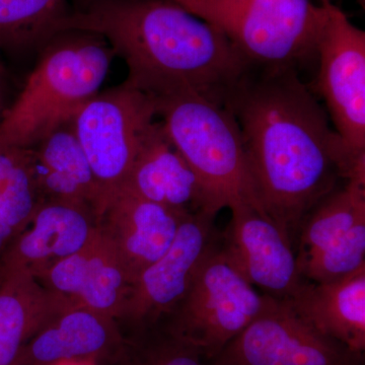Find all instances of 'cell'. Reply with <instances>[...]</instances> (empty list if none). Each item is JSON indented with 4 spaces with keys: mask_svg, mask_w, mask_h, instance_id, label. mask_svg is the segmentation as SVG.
<instances>
[{
    "mask_svg": "<svg viewBox=\"0 0 365 365\" xmlns=\"http://www.w3.org/2000/svg\"><path fill=\"white\" fill-rule=\"evenodd\" d=\"M6 91V73H4V67L0 64V124L11 106L7 105Z\"/></svg>",
    "mask_w": 365,
    "mask_h": 365,
    "instance_id": "cell-25",
    "label": "cell"
},
{
    "mask_svg": "<svg viewBox=\"0 0 365 365\" xmlns=\"http://www.w3.org/2000/svg\"><path fill=\"white\" fill-rule=\"evenodd\" d=\"M215 217L203 212L182 220L170 248L134 280L122 318L155 321L179 306L204 261L220 246Z\"/></svg>",
    "mask_w": 365,
    "mask_h": 365,
    "instance_id": "cell-10",
    "label": "cell"
},
{
    "mask_svg": "<svg viewBox=\"0 0 365 365\" xmlns=\"http://www.w3.org/2000/svg\"><path fill=\"white\" fill-rule=\"evenodd\" d=\"M157 117L153 97L125 81L98 91L72 118V130L100 189L101 213L123 187Z\"/></svg>",
    "mask_w": 365,
    "mask_h": 365,
    "instance_id": "cell-6",
    "label": "cell"
},
{
    "mask_svg": "<svg viewBox=\"0 0 365 365\" xmlns=\"http://www.w3.org/2000/svg\"><path fill=\"white\" fill-rule=\"evenodd\" d=\"M98 227V216L88 206L43 201L2 255L0 268L26 269L39 277L53 264L86 247Z\"/></svg>",
    "mask_w": 365,
    "mask_h": 365,
    "instance_id": "cell-14",
    "label": "cell"
},
{
    "mask_svg": "<svg viewBox=\"0 0 365 365\" xmlns=\"http://www.w3.org/2000/svg\"><path fill=\"white\" fill-rule=\"evenodd\" d=\"M215 26L250 66L299 72L317 63L326 19L311 0H203L187 7Z\"/></svg>",
    "mask_w": 365,
    "mask_h": 365,
    "instance_id": "cell-5",
    "label": "cell"
},
{
    "mask_svg": "<svg viewBox=\"0 0 365 365\" xmlns=\"http://www.w3.org/2000/svg\"><path fill=\"white\" fill-rule=\"evenodd\" d=\"M72 304L26 269L0 268V365H16L26 343Z\"/></svg>",
    "mask_w": 365,
    "mask_h": 365,
    "instance_id": "cell-18",
    "label": "cell"
},
{
    "mask_svg": "<svg viewBox=\"0 0 365 365\" xmlns=\"http://www.w3.org/2000/svg\"><path fill=\"white\" fill-rule=\"evenodd\" d=\"M365 220V163L359 165L342 188L334 189L307 215L297 235V262L344 237Z\"/></svg>",
    "mask_w": 365,
    "mask_h": 365,
    "instance_id": "cell-20",
    "label": "cell"
},
{
    "mask_svg": "<svg viewBox=\"0 0 365 365\" xmlns=\"http://www.w3.org/2000/svg\"><path fill=\"white\" fill-rule=\"evenodd\" d=\"M151 97L163 130L203 182L218 211L242 204L260 210L232 113L187 86Z\"/></svg>",
    "mask_w": 365,
    "mask_h": 365,
    "instance_id": "cell-4",
    "label": "cell"
},
{
    "mask_svg": "<svg viewBox=\"0 0 365 365\" xmlns=\"http://www.w3.org/2000/svg\"><path fill=\"white\" fill-rule=\"evenodd\" d=\"M96 359H97L61 360L47 365H97Z\"/></svg>",
    "mask_w": 365,
    "mask_h": 365,
    "instance_id": "cell-27",
    "label": "cell"
},
{
    "mask_svg": "<svg viewBox=\"0 0 365 365\" xmlns=\"http://www.w3.org/2000/svg\"><path fill=\"white\" fill-rule=\"evenodd\" d=\"M37 279L54 294L112 319L123 316L132 287L128 271L100 227L86 247Z\"/></svg>",
    "mask_w": 365,
    "mask_h": 365,
    "instance_id": "cell-12",
    "label": "cell"
},
{
    "mask_svg": "<svg viewBox=\"0 0 365 365\" xmlns=\"http://www.w3.org/2000/svg\"><path fill=\"white\" fill-rule=\"evenodd\" d=\"M93 1V0H76V7H81L85 6V4H88V2Z\"/></svg>",
    "mask_w": 365,
    "mask_h": 365,
    "instance_id": "cell-29",
    "label": "cell"
},
{
    "mask_svg": "<svg viewBox=\"0 0 365 365\" xmlns=\"http://www.w3.org/2000/svg\"><path fill=\"white\" fill-rule=\"evenodd\" d=\"M359 1H360V4H362V6H364V1H365V0H359Z\"/></svg>",
    "mask_w": 365,
    "mask_h": 365,
    "instance_id": "cell-30",
    "label": "cell"
},
{
    "mask_svg": "<svg viewBox=\"0 0 365 365\" xmlns=\"http://www.w3.org/2000/svg\"><path fill=\"white\" fill-rule=\"evenodd\" d=\"M185 217L121 188L106 204L98 227L116 250L133 284L137 276L170 248Z\"/></svg>",
    "mask_w": 365,
    "mask_h": 365,
    "instance_id": "cell-15",
    "label": "cell"
},
{
    "mask_svg": "<svg viewBox=\"0 0 365 365\" xmlns=\"http://www.w3.org/2000/svg\"><path fill=\"white\" fill-rule=\"evenodd\" d=\"M297 264L304 280L312 282L338 279L365 266V220L357 223L340 241Z\"/></svg>",
    "mask_w": 365,
    "mask_h": 365,
    "instance_id": "cell-23",
    "label": "cell"
},
{
    "mask_svg": "<svg viewBox=\"0 0 365 365\" xmlns=\"http://www.w3.org/2000/svg\"><path fill=\"white\" fill-rule=\"evenodd\" d=\"M317 48L318 91L354 162L365 160V32L331 0Z\"/></svg>",
    "mask_w": 365,
    "mask_h": 365,
    "instance_id": "cell-9",
    "label": "cell"
},
{
    "mask_svg": "<svg viewBox=\"0 0 365 365\" xmlns=\"http://www.w3.org/2000/svg\"><path fill=\"white\" fill-rule=\"evenodd\" d=\"M67 30L102 36L127 64L126 81L150 96L187 86L223 105L250 68L222 31L175 0H93L71 9Z\"/></svg>",
    "mask_w": 365,
    "mask_h": 365,
    "instance_id": "cell-2",
    "label": "cell"
},
{
    "mask_svg": "<svg viewBox=\"0 0 365 365\" xmlns=\"http://www.w3.org/2000/svg\"><path fill=\"white\" fill-rule=\"evenodd\" d=\"M29 150L43 201L88 206L100 216V189L71 122L55 129Z\"/></svg>",
    "mask_w": 365,
    "mask_h": 365,
    "instance_id": "cell-16",
    "label": "cell"
},
{
    "mask_svg": "<svg viewBox=\"0 0 365 365\" xmlns=\"http://www.w3.org/2000/svg\"><path fill=\"white\" fill-rule=\"evenodd\" d=\"M314 329L357 352L365 350V266L326 282L304 280L289 299Z\"/></svg>",
    "mask_w": 365,
    "mask_h": 365,
    "instance_id": "cell-17",
    "label": "cell"
},
{
    "mask_svg": "<svg viewBox=\"0 0 365 365\" xmlns=\"http://www.w3.org/2000/svg\"><path fill=\"white\" fill-rule=\"evenodd\" d=\"M122 188L184 216L217 215L210 194L155 121Z\"/></svg>",
    "mask_w": 365,
    "mask_h": 365,
    "instance_id": "cell-13",
    "label": "cell"
},
{
    "mask_svg": "<svg viewBox=\"0 0 365 365\" xmlns=\"http://www.w3.org/2000/svg\"><path fill=\"white\" fill-rule=\"evenodd\" d=\"M223 106L241 132L255 197L294 249L300 225L354 162L299 72L250 66Z\"/></svg>",
    "mask_w": 365,
    "mask_h": 365,
    "instance_id": "cell-1",
    "label": "cell"
},
{
    "mask_svg": "<svg viewBox=\"0 0 365 365\" xmlns=\"http://www.w3.org/2000/svg\"><path fill=\"white\" fill-rule=\"evenodd\" d=\"M175 1L179 4L180 6L184 7V9H187V7L192 6V4L203 1V0H175Z\"/></svg>",
    "mask_w": 365,
    "mask_h": 365,
    "instance_id": "cell-28",
    "label": "cell"
},
{
    "mask_svg": "<svg viewBox=\"0 0 365 365\" xmlns=\"http://www.w3.org/2000/svg\"><path fill=\"white\" fill-rule=\"evenodd\" d=\"M16 235L11 228L4 227V225L0 223V258L6 251V249L9 248V244Z\"/></svg>",
    "mask_w": 365,
    "mask_h": 365,
    "instance_id": "cell-26",
    "label": "cell"
},
{
    "mask_svg": "<svg viewBox=\"0 0 365 365\" xmlns=\"http://www.w3.org/2000/svg\"><path fill=\"white\" fill-rule=\"evenodd\" d=\"M132 365H209L193 346L168 332L167 338L141 347Z\"/></svg>",
    "mask_w": 365,
    "mask_h": 365,
    "instance_id": "cell-24",
    "label": "cell"
},
{
    "mask_svg": "<svg viewBox=\"0 0 365 365\" xmlns=\"http://www.w3.org/2000/svg\"><path fill=\"white\" fill-rule=\"evenodd\" d=\"M267 299L227 263L218 246L170 314L169 333L193 346L208 361L260 314Z\"/></svg>",
    "mask_w": 365,
    "mask_h": 365,
    "instance_id": "cell-7",
    "label": "cell"
},
{
    "mask_svg": "<svg viewBox=\"0 0 365 365\" xmlns=\"http://www.w3.org/2000/svg\"><path fill=\"white\" fill-rule=\"evenodd\" d=\"M42 202L29 148L0 145V223L18 235Z\"/></svg>",
    "mask_w": 365,
    "mask_h": 365,
    "instance_id": "cell-22",
    "label": "cell"
},
{
    "mask_svg": "<svg viewBox=\"0 0 365 365\" xmlns=\"http://www.w3.org/2000/svg\"><path fill=\"white\" fill-rule=\"evenodd\" d=\"M209 365H364L357 352L302 318L289 299L268 295L263 311Z\"/></svg>",
    "mask_w": 365,
    "mask_h": 365,
    "instance_id": "cell-8",
    "label": "cell"
},
{
    "mask_svg": "<svg viewBox=\"0 0 365 365\" xmlns=\"http://www.w3.org/2000/svg\"><path fill=\"white\" fill-rule=\"evenodd\" d=\"M115 55L98 34L67 30L40 50L16 101L0 124V145L30 148L72 118L98 93Z\"/></svg>",
    "mask_w": 365,
    "mask_h": 365,
    "instance_id": "cell-3",
    "label": "cell"
},
{
    "mask_svg": "<svg viewBox=\"0 0 365 365\" xmlns=\"http://www.w3.org/2000/svg\"><path fill=\"white\" fill-rule=\"evenodd\" d=\"M114 319L72 304L60 312L21 350L16 365L97 359L119 343Z\"/></svg>",
    "mask_w": 365,
    "mask_h": 365,
    "instance_id": "cell-19",
    "label": "cell"
},
{
    "mask_svg": "<svg viewBox=\"0 0 365 365\" xmlns=\"http://www.w3.org/2000/svg\"><path fill=\"white\" fill-rule=\"evenodd\" d=\"M71 9L67 0H0V50L40 51Z\"/></svg>",
    "mask_w": 365,
    "mask_h": 365,
    "instance_id": "cell-21",
    "label": "cell"
},
{
    "mask_svg": "<svg viewBox=\"0 0 365 365\" xmlns=\"http://www.w3.org/2000/svg\"><path fill=\"white\" fill-rule=\"evenodd\" d=\"M230 210V225L220 237L223 258L264 294L292 299L304 283L294 245L270 218L251 204Z\"/></svg>",
    "mask_w": 365,
    "mask_h": 365,
    "instance_id": "cell-11",
    "label": "cell"
}]
</instances>
